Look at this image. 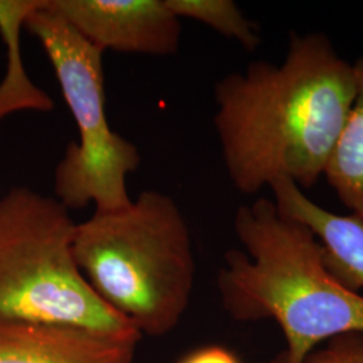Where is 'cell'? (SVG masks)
I'll return each instance as SVG.
<instances>
[{
	"mask_svg": "<svg viewBox=\"0 0 363 363\" xmlns=\"http://www.w3.org/2000/svg\"><path fill=\"white\" fill-rule=\"evenodd\" d=\"M354 94L352 62L322 33L292 34L279 65L259 60L220 78L213 123L234 189L257 194L280 179L313 187Z\"/></svg>",
	"mask_w": 363,
	"mask_h": 363,
	"instance_id": "6da1fadb",
	"label": "cell"
},
{
	"mask_svg": "<svg viewBox=\"0 0 363 363\" xmlns=\"http://www.w3.org/2000/svg\"><path fill=\"white\" fill-rule=\"evenodd\" d=\"M233 226L244 249L225 253L220 301L235 320L279 323L286 347L272 363H303L322 342L363 333L362 295L327 271L310 228L267 198L237 208Z\"/></svg>",
	"mask_w": 363,
	"mask_h": 363,
	"instance_id": "7a4b0ae2",
	"label": "cell"
},
{
	"mask_svg": "<svg viewBox=\"0 0 363 363\" xmlns=\"http://www.w3.org/2000/svg\"><path fill=\"white\" fill-rule=\"evenodd\" d=\"M78 268L94 294L140 335L162 337L187 311L195 283L191 232L169 195L145 190L127 208L77 223Z\"/></svg>",
	"mask_w": 363,
	"mask_h": 363,
	"instance_id": "3957f363",
	"label": "cell"
},
{
	"mask_svg": "<svg viewBox=\"0 0 363 363\" xmlns=\"http://www.w3.org/2000/svg\"><path fill=\"white\" fill-rule=\"evenodd\" d=\"M76 226L55 196L13 187L0 198V322L76 325L140 339L79 271Z\"/></svg>",
	"mask_w": 363,
	"mask_h": 363,
	"instance_id": "277c9868",
	"label": "cell"
},
{
	"mask_svg": "<svg viewBox=\"0 0 363 363\" xmlns=\"http://www.w3.org/2000/svg\"><path fill=\"white\" fill-rule=\"evenodd\" d=\"M25 28L46 52L77 125V142L66 147L54 171L55 198L70 211L91 203L94 211L127 208V178L140 166V152L109 125L103 52L49 11L46 0L30 13Z\"/></svg>",
	"mask_w": 363,
	"mask_h": 363,
	"instance_id": "5b68a950",
	"label": "cell"
},
{
	"mask_svg": "<svg viewBox=\"0 0 363 363\" xmlns=\"http://www.w3.org/2000/svg\"><path fill=\"white\" fill-rule=\"evenodd\" d=\"M46 9L100 52L166 57L179 50L181 19L166 0H46Z\"/></svg>",
	"mask_w": 363,
	"mask_h": 363,
	"instance_id": "8992f818",
	"label": "cell"
},
{
	"mask_svg": "<svg viewBox=\"0 0 363 363\" xmlns=\"http://www.w3.org/2000/svg\"><path fill=\"white\" fill-rule=\"evenodd\" d=\"M139 340L76 325L0 322V363H136Z\"/></svg>",
	"mask_w": 363,
	"mask_h": 363,
	"instance_id": "52a82bcc",
	"label": "cell"
},
{
	"mask_svg": "<svg viewBox=\"0 0 363 363\" xmlns=\"http://www.w3.org/2000/svg\"><path fill=\"white\" fill-rule=\"evenodd\" d=\"M269 189L276 208L316 235L330 274L347 291L359 294L363 288V220L319 206L288 179L273 182Z\"/></svg>",
	"mask_w": 363,
	"mask_h": 363,
	"instance_id": "ba28073f",
	"label": "cell"
},
{
	"mask_svg": "<svg viewBox=\"0 0 363 363\" xmlns=\"http://www.w3.org/2000/svg\"><path fill=\"white\" fill-rule=\"evenodd\" d=\"M43 0H0V37L6 48V74L0 82V121L16 112L48 113L54 109L49 93L28 77L21 52V34L27 18Z\"/></svg>",
	"mask_w": 363,
	"mask_h": 363,
	"instance_id": "9c48e42d",
	"label": "cell"
},
{
	"mask_svg": "<svg viewBox=\"0 0 363 363\" xmlns=\"http://www.w3.org/2000/svg\"><path fill=\"white\" fill-rule=\"evenodd\" d=\"M355 94L330 156L325 178L340 203L363 220V54L352 62Z\"/></svg>",
	"mask_w": 363,
	"mask_h": 363,
	"instance_id": "30bf717a",
	"label": "cell"
},
{
	"mask_svg": "<svg viewBox=\"0 0 363 363\" xmlns=\"http://www.w3.org/2000/svg\"><path fill=\"white\" fill-rule=\"evenodd\" d=\"M166 4L179 19L201 22L220 35L237 40L247 52L259 48V28L233 0H166Z\"/></svg>",
	"mask_w": 363,
	"mask_h": 363,
	"instance_id": "8fae6325",
	"label": "cell"
},
{
	"mask_svg": "<svg viewBox=\"0 0 363 363\" xmlns=\"http://www.w3.org/2000/svg\"><path fill=\"white\" fill-rule=\"evenodd\" d=\"M303 363H363V333H347L316 347Z\"/></svg>",
	"mask_w": 363,
	"mask_h": 363,
	"instance_id": "7c38bea8",
	"label": "cell"
},
{
	"mask_svg": "<svg viewBox=\"0 0 363 363\" xmlns=\"http://www.w3.org/2000/svg\"><path fill=\"white\" fill-rule=\"evenodd\" d=\"M179 363H241L232 351L220 346H208L187 354Z\"/></svg>",
	"mask_w": 363,
	"mask_h": 363,
	"instance_id": "4fadbf2b",
	"label": "cell"
}]
</instances>
